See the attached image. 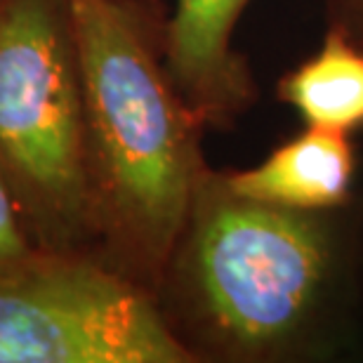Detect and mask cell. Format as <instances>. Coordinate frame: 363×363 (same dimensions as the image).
Wrapping results in <instances>:
<instances>
[{"label":"cell","mask_w":363,"mask_h":363,"mask_svg":"<svg viewBox=\"0 0 363 363\" xmlns=\"http://www.w3.org/2000/svg\"><path fill=\"white\" fill-rule=\"evenodd\" d=\"M330 24H340L363 43V0H325Z\"/></svg>","instance_id":"cell-9"},{"label":"cell","mask_w":363,"mask_h":363,"mask_svg":"<svg viewBox=\"0 0 363 363\" xmlns=\"http://www.w3.org/2000/svg\"><path fill=\"white\" fill-rule=\"evenodd\" d=\"M357 213H359V231H361V264H363V191L357 196Z\"/></svg>","instance_id":"cell-11"},{"label":"cell","mask_w":363,"mask_h":363,"mask_svg":"<svg viewBox=\"0 0 363 363\" xmlns=\"http://www.w3.org/2000/svg\"><path fill=\"white\" fill-rule=\"evenodd\" d=\"M40 252L21 220L10 189L0 177V276L17 269Z\"/></svg>","instance_id":"cell-8"},{"label":"cell","mask_w":363,"mask_h":363,"mask_svg":"<svg viewBox=\"0 0 363 363\" xmlns=\"http://www.w3.org/2000/svg\"><path fill=\"white\" fill-rule=\"evenodd\" d=\"M0 363H194L151 290L94 255L40 250L0 276Z\"/></svg>","instance_id":"cell-4"},{"label":"cell","mask_w":363,"mask_h":363,"mask_svg":"<svg viewBox=\"0 0 363 363\" xmlns=\"http://www.w3.org/2000/svg\"><path fill=\"white\" fill-rule=\"evenodd\" d=\"M130 3H137V5L147 7V10H154V12L165 14V0H130Z\"/></svg>","instance_id":"cell-10"},{"label":"cell","mask_w":363,"mask_h":363,"mask_svg":"<svg viewBox=\"0 0 363 363\" xmlns=\"http://www.w3.org/2000/svg\"><path fill=\"white\" fill-rule=\"evenodd\" d=\"M156 300L194 363H318L363 323L357 201L302 213L238 194L206 165Z\"/></svg>","instance_id":"cell-1"},{"label":"cell","mask_w":363,"mask_h":363,"mask_svg":"<svg viewBox=\"0 0 363 363\" xmlns=\"http://www.w3.org/2000/svg\"><path fill=\"white\" fill-rule=\"evenodd\" d=\"M0 177L40 250L94 255L71 0H0Z\"/></svg>","instance_id":"cell-3"},{"label":"cell","mask_w":363,"mask_h":363,"mask_svg":"<svg viewBox=\"0 0 363 363\" xmlns=\"http://www.w3.org/2000/svg\"><path fill=\"white\" fill-rule=\"evenodd\" d=\"M238 194L269 206L325 213L357 201L359 149L354 135L302 125L262 161L241 170H227Z\"/></svg>","instance_id":"cell-6"},{"label":"cell","mask_w":363,"mask_h":363,"mask_svg":"<svg viewBox=\"0 0 363 363\" xmlns=\"http://www.w3.org/2000/svg\"><path fill=\"white\" fill-rule=\"evenodd\" d=\"M252 0H172L163 21L165 67L208 130H231L259 99L250 62L234 45Z\"/></svg>","instance_id":"cell-5"},{"label":"cell","mask_w":363,"mask_h":363,"mask_svg":"<svg viewBox=\"0 0 363 363\" xmlns=\"http://www.w3.org/2000/svg\"><path fill=\"white\" fill-rule=\"evenodd\" d=\"M85 90L94 257L156 295L206 170V123L165 67V14L71 0Z\"/></svg>","instance_id":"cell-2"},{"label":"cell","mask_w":363,"mask_h":363,"mask_svg":"<svg viewBox=\"0 0 363 363\" xmlns=\"http://www.w3.org/2000/svg\"><path fill=\"white\" fill-rule=\"evenodd\" d=\"M276 99L302 125L357 135L363 130V43L340 24H325L318 48L276 83Z\"/></svg>","instance_id":"cell-7"}]
</instances>
